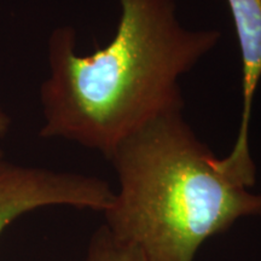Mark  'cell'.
Here are the masks:
<instances>
[{
  "instance_id": "obj_1",
  "label": "cell",
  "mask_w": 261,
  "mask_h": 261,
  "mask_svg": "<svg viewBox=\"0 0 261 261\" xmlns=\"http://www.w3.org/2000/svg\"><path fill=\"white\" fill-rule=\"evenodd\" d=\"M121 17L107 46L76 54L73 27L47 45L50 76L40 87L42 138H63L109 159L126 137L182 109L179 81L217 46L220 32L181 25L173 0H120Z\"/></svg>"
},
{
  "instance_id": "obj_6",
  "label": "cell",
  "mask_w": 261,
  "mask_h": 261,
  "mask_svg": "<svg viewBox=\"0 0 261 261\" xmlns=\"http://www.w3.org/2000/svg\"><path fill=\"white\" fill-rule=\"evenodd\" d=\"M10 127H11V117L0 103V138L8 135Z\"/></svg>"
},
{
  "instance_id": "obj_2",
  "label": "cell",
  "mask_w": 261,
  "mask_h": 261,
  "mask_svg": "<svg viewBox=\"0 0 261 261\" xmlns=\"http://www.w3.org/2000/svg\"><path fill=\"white\" fill-rule=\"evenodd\" d=\"M181 110L145 123L108 159L120 188L104 226L146 261H194L205 241L261 215L254 184L214 156Z\"/></svg>"
},
{
  "instance_id": "obj_3",
  "label": "cell",
  "mask_w": 261,
  "mask_h": 261,
  "mask_svg": "<svg viewBox=\"0 0 261 261\" xmlns=\"http://www.w3.org/2000/svg\"><path fill=\"white\" fill-rule=\"evenodd\" d=\"M115 191L103 179L6 162L0 168V236L22 215L50 205L104 213Z\"/></svg>"
},
{
  "instance_id": "obj_5",
  "label": "cell",
  "mask_w": 261,
  "mask_h": 261,
  "mask_svg": "<svg viewBox=\"0 0 261 261\" xmlns=\"http://www.w3.org/2000/svg\"><path fill=\"white\" fill-rule=\"evenodd\" d=\"M85 261H146L139 249L117 241L104 226L91 238Z\"/></svg>"
},
{
  "instance_id": "obj_7",
  "label": "cell",
  "mask_w": 261,
  "mask_h": 261,
  "mask_svg": "<svg viewBox=\"0 0 261 261\" xmlns=\"http://www.w3.org/2000/svg\"><path fill=\"white\" fill-rule=\"evenodd\" d=\"M6 162H8V161H6V160H5V154H4V151H3V150L0 149V168H2L3 166L5 165Z\"/></svg>"
},
{
  "instance_id": "obj_4",
  "label": "cell",
  "mask_w": 261,
  "mask_h": 261,
  "mask_svg": "<svg viewBox=\"0 0 261 261\" xmlns=\"http://www.w3.org/2000/svg\"><path fill=\"white\" fill-rule=\"evenodd\" d=\"M242 57V115L231 152L225 156L240 167H253L249 123L253 99L261 79V0H227Z\"/></svg>"
}]
</instances>
